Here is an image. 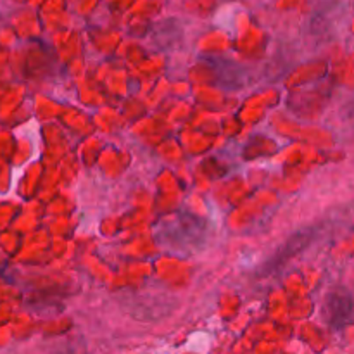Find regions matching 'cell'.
Wrapping results in <instances>:
<instances>
[{
    "mask_svg": "<svg viewBox=\"0 0 354 354\" xmlns=\"http://www.w3.org/2000/svg\"><path fill=\"white\" fill-rule=\"evenodd\" d=\"M324 317L332 330H344L354 322V297L344 287H335L325 296Z\"/></svg>",
    "mask_w": 354,
    "mask_h": 354,
    "instance_id": "obj_3",
    "label": "cell"
},
{
    "mask_svg": "<svg viewBox=\"0 0 354 354\" xmlns=\"http://www.w3.org/2000/svg\"><path fill=\"white\" fill-rule=\"evenodd\" d=\"M315 237H317V228L315 227H306L294 232V234L290 235L275 252H273V256H270V258L266 259V263L261 268V275H275V273L280 272L290 259H294L297 254H301L304 249L310 248V244L313 242Z\"/></svg>",
    "mask_w": 354,
    "mask_h": 354,
    "instance_id": "obj_2",
    "label": "cell"
},
{
    "mask_svg": "<svg viewBox=\"0 0 354 354\" xmlns=\"http://www.w3.org/2000/svg\"><path fill=\"white\" fill-rule=\"evenodd\" d=\"M204 241L206 221L183 211H178L175 218L162 221L158 230L159 244L168 249H178V252H192V248H203Z\"/></svg>",
    "mask_w": 354,
    "mask_h": 354,
    "instance_id": "obj_1",
    "label": "cell"
}]
</instances>
